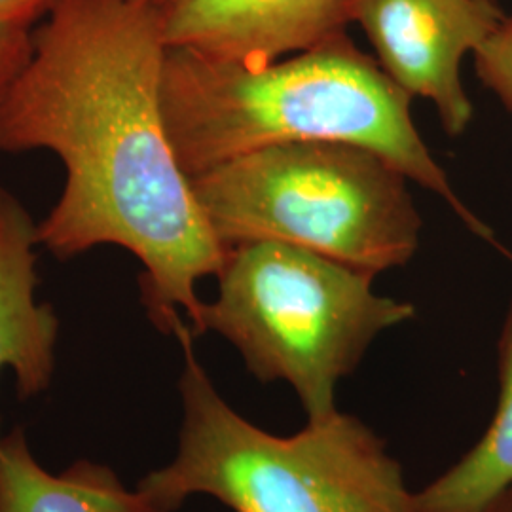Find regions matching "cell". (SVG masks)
I'll return each mask as SVG.
<instances>
[{"label":"cell","instance_id":"11","mask_svg":"<svg viewBox=\"0 0 512 512\" xmlns=\"http://www.w3.org/2000/svg\"><path fill=\"white\" fill-rule=\"evenodd\" d=\"M473 55L478 78L512 114V18L484 38Z\"/></svg>","mask_w":512,"mask_h":512},{"label":"cell","instance_id":"1","mask_svg":"<svg viewBox=\"0 0 512 512\" xmlns=\"http://www.w3.org/2000/svg\"><path fill=\"white\" fill-rule=\"evenodd\" d=\"M165 46L156 6L57 0L0 95V150H50L65 186L38 222L59 258L116 245L141 266L150 321L202 336L198 283L219 275L220 243L165 128Z\"/></svg>","mask_w":512,"mask_h":512},{"label":"cell","instance_id":"2","mask_svg":"<svg viewBox=\"0 0 512 512\" xmlns=\"http://www.w3.org/2000/svg\"><path fill=\"white\" fill-rule=\"evenodd\" d=\"M412 97L346 35L268 65H245L167 48L162 76L165 128L192 181L262 148L344 141L372 148L435 192L482 238L475 217L418 133Z\"/></svg>","mask_w":512,"mask_h":512},{"label":"cell","instance_id":"4","mask_svg":"<svg viewBox=\"0 0 512 512\" xmlns=\"http://www.w3.org/2000/svg\"><path fill=\"white\" fill-rule=\"evenodd\" d=\"M410 179L372 148L304 141L262 148L192 179L220 243L277 241L378 275L410 262L421 217Z\"/></svg>","mask_w":512,"mask_h":512},{"label":"cell","instance_id":"15","mask_svg":"<svg viewBox=\"0 0 512 512\" xmlns=\"http://www.w3.org/2000/svg\"><path fill=\"white\" fill-rule=\"evenodd\" d=\"M133 2H141V4H150V6H156L160 0H133Z\"/></svg>","mask_w":512,"mask_h":512},{"label":"cell","instance_id":"10","mask_svg":"<svg viewBox=\"0 0 512 512\" xmlns=\"http://www.w3.org/2000/svg\"><path fill=\"white\" fill-rule=\"evenodd\" d=\"M512 490V298L499 336V397L486 433L446 473L412 494L410 512H494Z\"/></svg>","mask_w":512,"mask_h":512},{"label":"cell","instance_id":"14","mask_svg":"<svg viewBox=\"0 0 512 512\" xmlns=\"http://www.w3.org/2000/svg\"><path fill=\"white\" fill-rule=\"evenodd\" d=\"M494 512H512V490L501 499Z\"/></svg>","mask_w":512,"mask_h":512},{"label":"cell","instance_id":"7","mask_svg":"<svg viewBox=\"0 0 512 512\" xmlns=\"http://www.w3.org/2000/svg\"><path fill=\"white\" fill-rule=\"evenodd\" d=\"M167 48L268 65L348 33L351 0H160Z\"/></svg>","mask_w":512,"mask_h":512},{"label":"cell","instance_id":"3","mask_svg":"<svg viewBox=\"0 0 512 512\" xmlns=\"http://www.w3.org/2000/svg\"><path fill=\"white\" fill-rule=\"evenodd\" d=\"M183 346L177 454L137 484L150 512H177L209 495L234 512H410L403 467L365 421L336 412L289 437L236 412L205 372L194 332Z\"/></svg>","mask_w":512,"mask_h":512},{"label":"cell","instance_id":"12","mask_svg":"<svg viewBox=\"0 0 512 512\" xmlns=\"http://www.w3.org/2000/svg\"><path fill=\"white\" fill-rule=\"evenodd\" d=\"M57 0H0V33H31L50 14Z\"/></svg>","mask_w":512,"mask_h":512},{"label":"cell","instance_id":"9","mask_svg":"<svg viewBox=\"0 0 512 512\" xmlns=\"http://www.w3.org/2000/svg\"><path fill=\"white\" fill-rule=\"evenodd\" d=\"M0 512H150L109 465L80 459L46 471L21 429L0 439Z\"/></svg>","mask_w":512,"mask_h":512},{"label":"cell","instance_id":"5","mask_svg":"<svg viewBox=\"0 0 512 512\" xmlns=\"http://www.w3.org/2000/svg\"><path fill=\"white\" fill-rule=\"evenodd\" d=\"M374 277L293 245L238 243L203 304L202 334L228 340L256 380L291 385L308 423L329 420L372 342L416 317L410 302L374 293Z\"/></svg>","mask_w":512,"mask_h":512},{"label":"cell","instance_id":"13","mask_svg":"<svg viewBox=\"0 0 512 512\" xmlns=\"http://www.w3.org/2000/svg\"><path fill=\"white\" fill-rule=\"evenodd\" d=\"M31 44L33 33H0V95L29 59Z\"/></svg>","mask_w":512,"mask_h":512},{"label":"cell","instance_id":"6","mask_svg":"<svg viewBox=\"0 0 512 512\" xmlns=\"http://www.w3.org/2000/svg\"><path fill=\"white\" fill-rule=\"evenodd\" d=\"M507 18L497 0H351V23L363 29L384 73L410 97L429 99L450 137L475 114L461 61Z\"/></svg>","mask_w":512,"mask_h":512},{"label":"cell","instance_id":"8","mask_svg":"<svg viewBox=\"0 0 512 512\" xmlns=\"http://www.w3.org/2000/svg\"><path fill=\"white\" fill-rule=\"evenodd\" d=\"M37 247V222L0 188V372H14L23 401L52 384L59 336L54 308L37 300Z\"/></svg>","mask_w":512,"mask_h":512}]
</instances>
